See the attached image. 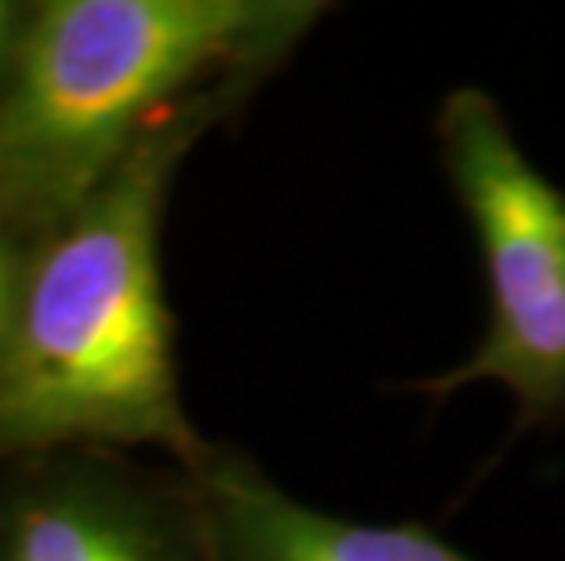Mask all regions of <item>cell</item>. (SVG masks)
Returning <instances> with one entry per match:
<instances>
[{
  "mask_svg": "<svg viewBox=\"0 0 565 561\" xmlns=\"http://www.w3.org/2000/svg\"><path fill=\"white\" fill-rule=\"evenodd\" d=\"M0 561H220L183 467L121 449L15 460L0 477Z\"/></svg>",
  "mask_w": 565,
  "mask_h": 561,
  "instance_id": "cell-4",
  "label": "cell"
},
{
  "mask_svg": "<svg viewBox=\"0 0 565 561\" xmlns=\"http://www.w3.org/2000/svg\"><path fill=\"white\" fill-rule=\"evenodd\" d=\"M267 80L194 95L153 125L81 205L30 245L0 346V460L63 449H158L190 471L209 449L186 416L161 278L175 175Z\"/></svg>",
  "mask_w": 565,
  "mask_h": 561,
  "instance_id": "cell-1",
  "label": "cell"
},
{
  "mask_svg": "<svg viewBox=\"0 0 565 561\" xmlns=\"http://www.w3.org/2000/svg\"><path fill=\"white\" fill-rule=\"evenodd\" d=\"M438 161L482 252L489 328L463 362L416 379L449 401L471 384L514 398L519 431L565 423V190L529 161L486 88H452L435 117Z\"/></svg>",
  "mask_w": 565,
  "mask_h": 561,
  "instance_id": "cell-3",
  "label": "cell"
},
{
  "mask_svg": "<svg viewBox=\"0 0 565 561\" xmlns=\"http://www.w3.org/2000/svg\"><path fill=\"white\" fill-rule=\"evenodd\" d=\"M30 8L33 4H26V0H0V95L8 88L11 69H15V55L22 33H26Z\"/></svg>",
  "mask_w": 565,
  "mask_h": 561,
  "instance_id": "cell-7",
  "label": "cell"
},
{
  "mask_svg": "<svg viewBox=\"0 0 565 561\" xmlns=\"http://www.w3.org/2000/svg\"><path fill=\"white\" fill-rule=\"evenodd\" d=\"M186 474L220 561H478L419 521L372 525L310 507L223 441H209Z\"/></svg>",
  "mask_w": 565,
  "mask_h": 561,
  "instance_id": "cell-5",
  "label": "cell"
},
{
  "mask_svg": "<svg viewBox=\"0 0 565 561\" xmlns=\"http://www.w3.org/2000/svg\"><path fill=\"white\" fill-rule=\"evenodd\" d=\"M26 259H30V241L0 216V346L8 339L11 317H15Z\"/></svg>",
  "mask_w": 565,
  "mask_h": 561,
  "instance_id": "cell-6",
  "label": "cell"
},
{
  "mask_svg": "<svg viewBox=\"0 0 565 561\" xmlns=\"http://www.w3.org/2000/svg\"><path fill=\"white\" fill-rule=\"evenodd\" d=\"M324 0H38L0 95V216L33 245L168 114L281 74Z\"/></svg>",
  "mask_w": 565,
  "mask_h": 561,
  "instance_id": "cell-2",
  "label": "cell"
}]
</instances>
